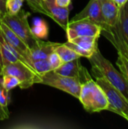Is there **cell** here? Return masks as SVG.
<instances>
[{
    "mask_svg": "<svg viewBox=\"0 0 128 129\" xmlns=\"http://www.w3.org/2000/svg\"><path fill=\"white\" fill-rule=\"evenodd\" d=\"M0 32L2 34L4 39L6 40V42L19 54H20L34 70L32 66V60L30 56V49L28 47V45L17 34H15L6 24H5L2 21H0Z\"/></svg>",
    "mask_w": 128,
    "mask_h": 129,
    "instance_id": "obj_8",
    "label": "cell"
},
{
    "mask_svg": "<svg viewBox=\"0 0 128 129\" xmlns=\"http://www.w3.org/2000/svg\"><path fill=\"white\" fill-rule=\"evenodd\" d=\"M8 92L5 89V88L2 85L1 76H0V105L3 108V110L9 114L8 111Z\"/></svg>",
    "mask_w": 128,
    "mask_h": 129,
    "instance_id": "obj_24",
    "label": "cell"
},
{
    "mask_svg": "<svg viewBox=\"0 0 128 129\" xmlns=\"http://www.w3.org/2000/svg\"><path fill=\"white\" fill-rule=\"evenodd\" d=\"M43 2L46 9L52 15L53 20L66 31L67 25L69 22V8L59 7L56 4L55 0H43Z\"/></svg>",
    "mask_w": 128,
    "mask_h": 129,
    "instance_id": "obj_11",
    "label": "cell"
},
{
    "mask_svg": "<svg viewBox=\"0 0 128 129\" xmlns=\"http://www.w3.org/2000/svg\"><path fill=\"white\" fill-rule=\"evenodd\" d=\"M93 75L96 79L97 84L103 91L108 103L109 107L107 110L115 113L121 117L127 119L128 118V100L124 95L110 84L107 79L103 77L97 70L92 69Z\"/></svg>",
    "mask_w": 128,
    "mask_h": 129,
    "instance_id": "obj_3",
    "label": "cell"
},
{
    "mask_svg": "<svg viewBox=\"0 0 128 129\" xmlns=\"http://www.w3.org/2000/svg\"><path fill=\"white\" fill-rule=\"evenodd\" d=\"M54 71L60 75L75 78L81 85L92 79L87 69L81 65L80 58L63 63L58 68L55 69Z\"/></svg>",
    "mask_w": 128,
    "mask_h": 129,
    "instance_id": "obj_10",
    "label": "cell"
},
{
    "mask_svg": "<svg viewBox=\"0 0 128 129\" xmlns=\"http://www.w3.org/2000/svg\"><path fill=\"white\" fill-rule=\"evenodd\" d=\"M6 1L7 0H0V20L7 13L6 7H5Z\"/></svg>",
    "mask_w": 128,
    "mask_h": 129,
    "instance_id": "obj_27",
    "label": "cell"
},
{
    "mask_svg": "<svg viewBox=\"0 0 128 129\" xmlns=\"http://www.w3.org/2000/svg\"><path fill=\"white\" fill-rule=\"evenodd\" d=\"M48 60L50 62V64H51L53 70H54L55 69L58 68L60 66H61L63 63V62L62 61V60L60 59V57L58 56V54L55 51L52 52L48 56Z\"/></svg>",
    "mask_w": 128,
    "mask_h": 129,
    "instance_id": "obj_25",
    "label": "cell"
},
{
    "mask_svg": "<svg viewBox=\"0 0 128 129\" xmlns=\"http://www.w3.org/2000/svg\"><path fill=\"white\" fill-rule=\"evenodd\" d=\"M115 4H116V5L120 8L121 7H122L127 2L128 0H112Z\"/></svg>",
    "mask_w": 128,
    "mask_h": 129,
    "instance_id": "obj_29",
    "label": "cell"
},
{
    "mask_svg": "<svg viewBox=\"0 0 128 129\" xmlns=\"http://www.w3.org/2000/svg\"><path fill=\"white\" fill-rule=\"evenodd\" d=\"M64 44L66 46H68L69 48H70L71 49H72L74 51H75L77 54H78L81 57H86V58L88 59L94 54V52L88 51V50H85V49L82 48L81 47H80L79 45H76V44H75V43H73L72 42L67 41Z\"/></svg>",
    "mask_w": 128,
    "mask_h": 129,
    "instance_id": "obj_23",
    "label": "cell"
},
{
    "mask_svg": "<svg viewBox=\"0 0 128 129\" xmlns=\"http://www.w3.org/2000/svg\"><path fill=\"white\" fill-rule=\"evenodd\" d=\"M81 20H88L96 25H98L102 29L107 26L101 12L100 0H90L85 8L81 12L77 14L70 20V22Z\"/></svg>",
    "mask_w": 128,
    "mask_h": 129,
    "instance_id": "obj_9",
    "label": "cell"
},
{
    "mask_svg": "<svg viewBox=\"0 0 128 129\" xmlns=\"http://www.w3.org/2000/svg\"><path fill=\"white\" fill-rule=\"evenodd\" d=\"M26 1L32 11H33L34 12L43 14L53 20V17L50 14V12L46 9L43 0H26Z\"/></svg>",
    "mask_w": 128,
    "mask_h": 129,
    "instance_id": "obj_18",
    "label": "cell"
},
{
    "mask_svg": "<svg viewBox=\"0 0 128 129\" xmlns=\"http://www.w3.org/2000/svg\"><path fill=\"white\" fill-rule=\"evenodd\" d=\"M4 75H11L17 77L20 82L19 87L21 89H26L35 84L37 73L23 63L17 61L3 66L0 71V76Z\"/></svg>",
    "mask_w": 128,
    "mask_h": 129,
    "instance_id": "obj_6",
    "label": "cell"
},
{
    "mask_svg": "<svg viewBox=\"0 0 128 129\" xmlns=\"http://www.w3.org/2000/svg\"><path fill=\"white\" fill-rule=\"evenodd\" d=\"M92 69L97 70L107 81L119 90L128 100V82L121 72H118L111 63L105 58L97 48L91 57L88 58Z\"/></svg>",
    "mask_w": 128,
    "mask_h": 129,
    "instance_id": "obj_1",
    "label": "cell"
},
{
    "mask_svg": "<svg viewBox=\"0 0 128 129\" xmlns=\"http://www.w3.org/2000/svg\"><path fill=\"white\" fill-rule=\"evenodd\" d=\"M58 42H45L41 40L38 45L30 49V56L32 62L41 59H48V56L54 51L55 48L60 45Z\"/></svg>",
    "mask_w": 128,
    "mask_h": 129,
    "instance_id": "obj_13",
    "label": "cell"
},
{
    "mask_svg": "<svg viewBox=\"0 0 128 129\" xmlns=\"http://www.w3.org/2000/svg\"><path fill=\"white\" fill-rule=\"evenodd\" d=\"M101 12L107 25L115 26L118 21L119 8L112 0H100Z\"/></svg>",
    "mask_w": 128,
    "mask_h": 129,
    "instance_id": "obj_12",
    "label": "cell"
},
{
    "mask_svg": "<svg viewBox=\"0 0 128 129\" xmlns=\"http://www.w3.org/2000/svg\"><path fill=\"white\" fill-rule=\"evenodd\" d=\"M8 117L9 114H8L0 105V120H5L6 119H8Z\"/></svg>",
    "mask_w": 128,
    "mask_h": 129,
    "instance_id": "obj_28",
    "label": "cell"
},
{
    "mask_svg": "<svg viewBox=\"0 0 128 129\" xmlns=\"http://www.w3.org/2000/svg\"><path fill=\"white\" fill-rule=\"evenodd\" d=\"M127 121H128V118H127Z\"/></svg>",
    "mask_w": 128,
    "mask_h": 129,
    "instance_id": "obj_30",
    "label": "cell"
},
{
    "mask_svg": "<svg viewBox=\"0 0 128 129\" xmlns=\"http://www.w3.org/2000/svg\"><path fill=\"white\" fill-rule=\"evenodd\" d=\"M55 2L59 7L69 8L72 3V0H55Z\"/></svg>",
    "mask_w": 128,
    "mask_h": 129,
    "instance_id": "obj_26",
    "label": "cell"
},
{
    "mask_svg": "<svg viewBox=\"0 0 128 129\" xmlns=\"http://www.w3.org/2000/svg\"><path fill=\"white\" fill-rule=\"evenodd\" d=\"M35 84L49 85L65 91L78 99L79 98L81 88V84L78 79L60 75L54 70L37 74L35 79Z\"/></svg>",
    "mask_w": 128,
    "mask_h": 129,
    "instance_id": "obj_5",
    "label": "cell"
},
{
    "mask_svg": "<svg viewBox=\"0 0 128 129\" xmlns=\"http://www.w3.org/2000/svg\"><path fill=\"white\" fill-rule=\"evenodd\" d=\"M31 30L32 34L40 39H47L48 36V26L47 23L41 18H37L34 20Z\"/></svg>",
    "mask_w": 128,
    "mask_h": 129,
    "instance_id": "obj_16",
    "label": "cell"
},
{
    "mask_svg": "<svg viewBox=\"0 0 128 129\" xmlns=\"http://www.w3.org/2000/svg\"><path fill=\"white\" fill-rule=\"evenodd\" d=\"M117 25L128 41V1L119 8V17Z\"/></svg>",
    "mask_w": 128,
    "mask_h": 129,
    "instance_id": "obj_17",
    "label": "cell"
},
{
    "mask_svg": "<svg viewBox=\"0 0 128 129\" xmlns=\"http://www.w3.org/2000/svg\"><path fill=\"white\" fill-rule=\"evenodd\" d=\"M78 100L84 110L91 113L107 110L109 107L103 91L92 79L81 85Z\"/></svg>",
    "mask_w": 128,
    "mask_h": 129,
    "instance_id": "obj_4",
    "label": "cell"
},
{
    "mask_svg": "<svg viewBox=\"0 0 128 129\" xmlns=\"http://www.w3.org/2000/svg\"><path fill=\"white\" fill-rule=\"evenodd\" d=\"M29 13L21 9L15 14L6 13L0 21L6 24L15 34H17L32 49L40 43L41 40L36 38L32 33L31 26L28 23Z\"/></svg>",
    "mask_w": 128,
    "mask_h": 129,
    "instance_id": "obj_2",
    "label": "cell"
},
{
    "mask_svg": "<svg viewBox=\"0 0 128 129\" xmlns=\"http://www.w3.org/2000/svg\"><path fill=\"white\" fill-rule=\"evenodd\" d=\"M100 37L98 36H80L76 37L69 42H72L82 48L94 52L98 48V39Z\"/></svg>",
    "mask_w": 128,
    "mask_h": 129,
    "instance_id": "obj_14",
    "label": "cell"
},
{
    "mask_svg": "<svg viewBox=\"0 0 128 129\" xmlns=\"http://www.w3.org/2000/svg\"><path fill=\"white\" fill-rule=\"evenodd\" d=\"M1 80H2V83L3 87L5 88V89L8 91L12 90L13 88L17 87L20 85V81L19 79L14 76H11V75H4L1 76Z\"/></svg>",
    "mask_w": 128,
    "mask_h": 129,
    "instance_id": "obj_20",
    "label": "cell"
},
{
    "mask_svg": "<svg viewBox=\"0 0 128 129\" xmlns=\"http://www.w3.org/2000/svg\"><path fill=\"white\" fill-rule=\"evenodd\" d=\"M24 0H7L5 3L7 13L15 14L18 13L22 8Z\"/></svg>",
    "mask_w": 128,
    "mask_h": 129,
    "instance_id": "obj_21",
    "label": "cell"
},
{
    "mask_svg": "<svg viewBox=\"0 0 128 129\" xmlns=\"http://www.w3.org/2000/svg\"><path fill=\"white\" fill-rule=\"evenodd\" d=\"M116 64L118 67L120 72L123 74L128 82V60L121 53L118 52V59Z\"/></svg>",
    "mask_w": 128,
    "mask_h": 129,
    "instance_id": "obj_22",
    "label": "cell"
},
{
    "mask_svg": "<svg viewBox=\"0 0 128 129\" xmlns=\"http://www.w3.org/2000/svg\"><path fill=\"white\" fill-rule=\"evenodd\" d=\"M54 51L58 54L63 63H66L78 58H81V57L74 51L72 49L66 46L64 43L60 44L54 50Z\"/></svg>",
    "mask_w": 128,
    "mask_h": 129,
    "instance_id": "obj_15",
    "label": "cell"
},
{
    "mask_svg": "<svg viewBox=\"0 0 128 129\" xmlns=\"http://www.w3.org/2000/svg\"><path fill=\"white\" fill-rule=\"evenodd\" d=\"M32 66L37 74H41L53 70L50 64V62L48 61V59H41V60H34L32 62Z\"/></svg>",
    "mask_w": 128,
    "mask_h": 129,
    "instance_id": "obj_19",
    "label": "cell"
},
{
    "mask_svg": "<svg viewBox=\"0 0 128 129\" xmlns=\"http://www.w3.org/2000/svg\"><path fill=\"white\" fill-rule=\"evenodd\" d=\"M101 31L102 29L100 26L85 20L69 22L66 29L68 41L80 36L100 37Z\"/></svg>",
    "mask_w": 128,
    "mask_h": 129,
    "instance_id": "obj_7",
    "label": "cell"
}]
</instances>
